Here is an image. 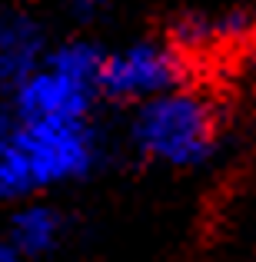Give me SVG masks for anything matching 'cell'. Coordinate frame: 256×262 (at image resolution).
<instances>
[{
    "label": "cell",
    "instance_id": "cell-8",
    "mask_svg": "<svg viewBox=\"0 0 256 262\" xmlns=\"http://www.w3.org/2000/svg\"><path fill=\"white\" fill-rule=\"evenodd\" d=\"M0 262H30V259H27L24 252H17L4 236H0Z\"/></svg>",
    "mask_w": 256,
    "mask_h": 262
},
{
    "label": "cell",
    "instance_id": "cell-3",
    "mask_svg": "<svg viewBox=\"0 0 256 262\" xmlns=\"http://www.w3.org/2000/svg\"><path fill=\"white\" fill-rule=\"evenodd\" d=\"M107 50L87 37H70L50 47L44 63L30 73L7 103L30 120H90L103 100Z\"/></svg>",
    "mask_w": 256,
    "mask_h": 262
},
{
    "label": "cell",
    "instance_id": "cell-5",
    "mask_svg": "<svg viewBox=\"0 0 256 262\" xmlns=\"http://www.w3.org/2000/svg\"><path fill=\"white\" fill-rule=\"evenodd\" d=\"M47 27L24 7H0V90L13 93L50 53Z\"/></svg>",
    "mask_w": 256,
    "mask_h": 262
},
{
    "label": "cell",
    "instance_id": "cell-1",
    "mask_svg": "<svg viewBox=\"0 0 256 262\" xmlns=\"http://www.w3.org/2000/svg\"><path fill=\"white\" fill-rule=\"evenodd\" d=\"M103 166V140L90 120H30L0 106V203L20 206L87 183Z\"/></svg>",
    "mask_w": 256,
    "mask_h": 262
},
{
    "label": "cell",
    "instance_id": "cell-6",
    "mask_svg": "<svg viewBox=\"0 0 256 262\" xmlns=\"http://www.w3.org/2000/svg\"><path fill=\"white\" fill-rule=\"evenodd\" d=\"M67 236H70V219L50 199H27V203L13 206L10 219H7L4 239L17 252H24L30 262L50 259L53 252L64 249Z\"/></svg>",
    "mask_w": 256,
    "mask_h": 262
},
{
    "label": "cell",
    "instance_id": "cell-2",
    "mask_svg": "<svg viewBox=\"0 0 256 262\" xmlns=\"http://www.w3.org/2000/svg\"><path fill=\"white\" fill-rule=\"evenodd\" d=\"M223 140V113L216 100L196 86H176L133 106L130 143L147 163L170 169H196L216 156Z\"/></svg>",
    "mask_w": 256,
    "mask_h": 262
},
{
    "label": "cell",
    "instance_id": "cell-4",
    "mask_svg": "<svg viewBox=\"0 0 256 262\" xmlns=\"http://www.w3.org/2000/svg\"><path fill=\"white\" fill-rule=\"evenodd\" d=\"M176 86H186V53L173 40L143 37L107 50L103 100L120 106H140Z\"/></svg>",
    "mask_w": 256,
    "mask_h": 262
},
{
    "label": "cell",
    "instance_id": "cell-7",
    "mask_svg": "<svg viewBox=\"0 0 256 262\" xmlns=\"http://www.w3.org/2000/svg\"><path fill=\"white\" fill-rule=\"evenodd\" d=\"M60 4H64V10L70 13L77 24H93L96 17H103L110 0H60Z\"/></svg>",
    "mask_w": 256,
    "mask_h": 262
},
{
    "label": "cell",
    "instance_id": "cell-9",
    "mask_svg": "<svg viewBox=\"0 0 256 262\" xmlns=\"http://www.w3.org/2000/svg\"><path fill=\"white\" fill-rule=\"evenodd\" d=\"M250 67H253V73H256V33L250 37Z\"/></svg>",
    "mask_w": 256,
    "mask_h": 262
}]
</instances>
